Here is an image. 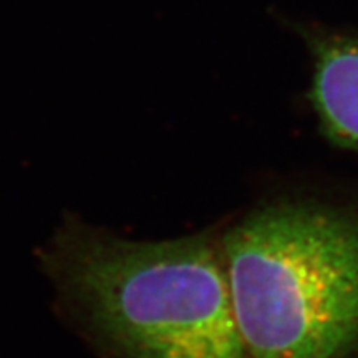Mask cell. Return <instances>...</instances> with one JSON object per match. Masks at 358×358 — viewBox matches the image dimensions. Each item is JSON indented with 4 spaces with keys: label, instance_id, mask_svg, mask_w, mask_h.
I'll return each instance as SVG.
<instances>
[{
    "label": "cell",
    "instance_id": "obj_3",
    "mask_svg": "<svg viewBox=\"0 0 358 358\" xmlns=\"http://www.w3.org/2000/svg\"><path fill=\"white\" fill-rule=\"evenodd\" d=\"M310 60L307 100L322 133L358 153V29L297 24Z\"/></svg>",
    "mask_w": 358,
    "mask_h": 358
},
{
    "label": "cell",
    "instance_id": "obj_1",
    "mask_svg": "<svg viewBox=\"0 0 358 358\" xmlns=\"http://www.w3.org/2000/svg\"><path fill=\"white\" fill-rule=\"evenodd\" d=\"M45 264L66 306L118 358H249L213 236L136 243L66 224Z\"/></svg>",
    "mask_w": 358,
    "mask_h": 358
},
{
    "label": "cell",
    "instance_id": "obj_2",
    "mask_svg": "<svg viewBox=\"0 0 358 358\" xmlns=\"http://www.w3.org/2000/svg\"><path fill=\"white\" fill-rule=\"evenodd\" d=\"M221 248L249 358L358 357V204L272 201Z\"/></svg>",
    "mask_w": 358,
    "mask_h": 358
}]
</instances>
